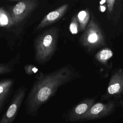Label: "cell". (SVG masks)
<instances>
[{
	"label": "cell",
	"mask_w": 123,
	"mask_h": 123,
	"mask_svg": "<svg viewBox=\"0 0 123 123\" xmlns=\"http://www.w3.org/2000/svg\"><path fill=\"white\" fill-rule=\"evenodd\" d=\"M94 98H86L76 105L69 112L67 118L71 122L82 120L91 107L95 103Z\"/></svg>",
	"instance_id": "cell-9"
},
{
	"label": "cell",
	"mask_w": 123,
	"mask_h": 123,
	"mask_svg": "<svg viewBox=\"0 0 123 123\" xmlns=\"http://www.w3.org/2000/svg\"><path fill=\"white\" fill-rule=\"evenodd\" d=\"M113 55V53L111 49L105 48L99 50L95 54V58L100 63L106 65Z\"/></svg>",
	"instance_id": "cell-14"
},
{
	"label": "cell",
	"mask_w": 123,
	"mask_h": 123,
	"mask_svg": "<svg viewBox=\"0 0 123 123\" xmlns=\"http://www.w3.org/2000/svg\"><path fill=\"white\" fill-rule=\"evenodd\" d=\"M39 5L38 0H19L14 4L5 5L9 13L1 33L11 49L22 44L27 21Z\"/></svg>",
	"instance_id": "cell-2"
},
{
	"label": "cell",
	"mask_w": 123,
	"mask_h": 123,
	"mask_svg": "<svg viewBox=\"0 0 123 123\" xmlns=\"http://www.w3.org/2000/svg\"><path fill=\"white\" fill-rule=\"evenodd\" d=\"M107 6L106 17L114 24L118 23L122 12L123 0H107L105 1Z\"/></svg>",
	"instance_id": "cell-10"
},
{
	"label": "cell",
	"mask_w": 123,
	"mask_h": 123,
	"mask_svg": "<svg viewBox=\"0 0 123 123\" xmlns=\"http://www.w3.org/2000/svg\"><path fill=\"white\" fill-rule=\"evenodd\" d=\"M69 30L73 35L76 34L79 31V23L76 15H74L72 18L69 25Z\"/></svg>",
	"instance_id": "cell-16"
},
{
	"label": "cell",
	"mask_w": 123,
	"mask_h": 123,
	"mask_svg": "<svg viewBox=\"0 0 123 123\" xmlns=\"http://www.w3.org/2000/svg\"><path fill=\"white\" fill-rule=\"evenodd\" d=\"M20 54L18 53L13 59L6 63H0V75L9 74L14 70V65L19 62Z\"/></svg>",
	"instance_id": "cell-12"
},
{
	"label": "cell",
	"mask_w": 123,
	"mask_h": 123,
	"mask_svg": "<svg viewBox=\"0 0 123 123\" xmlns=\"http://www.w3.org/2000/svg\"><path fill=\"white\" fill-rule=\"evenodd\" d=\"M59 30L49 28L35 37L33 40L34 60L39 64L47 63L54 54L57 47Z\"/></svg>",
	"instance_id": "cell-3"
},
{
	"label": "cell",
	"mask_w": 123,
	"mask_h": 123,
	"mask_svg": "<svg viewBox=\"0 0 123 123\" xmlns=\"http://www.w3.org/2000/svg\"><path fill=\"white\" fill-rule=\"evenodd\" d=\"M24 70L27 74L30 76H34L36 80L39 79L44 75V74L33 64H25L24 66Z\"/></svg>",
	"instance_id": "cell-15"
},
{
	"label": "cell",
	"mask_w": 123,
	"mask_h": 123,
	"mask_svg": "<svg viewBox=\"0 0 123 123\" xmlns=\"http://www.w3.org/2000/svg\"><path fill=\"white\" fill-rule=\"evenodd\" d=\"M79 42L89 50L95 49L105 45L103 34L97 23L92 18L81 35Z\"/></svg>",
	"instance_id": "cell-4"
},
{
	"label": "cell",
	"mask_w": 123,
	"mask_h": 123,
	"mask_svg": "<svg viewBox=\"0 0 123 123\" xmlns=\"http://www.w3.org/2000/svg\"><path fill=\"white\" fill-rule=\"evenodd\" d=\"M14 82L12 79H0V111L12 88Z\"/></svg>",
	"instance_id": "cell-11"
},
{
	"label": "cell",
	"mask_w": 123,
	"mask_h": 123,
	"mask_svg": "<svg viewBox=\"0 0 123 123\" xmlns=\"http://www.w3.org/2000/svg\"><path fill=\"white\" fill-rule=\"evenodd\" d=\"M26 90L27 88L23 85L17 88L10 105L0 120V123H12L13 122L25 97Z\"/></svg>",
	"instance_id": "cell-5"
},
{
	"label": "cell",
	"mask_w": 123,
	"mask_h": 123,
	"mask_svg": "<svg viewBox=\"0 0 123 123\" xmlns=\"http://www.w3.org/2000/svg\"><path fill=\"white\" fill-rule=\"evenodd\" d=\"M114 108L115 104L112 101L107 103H95L82 120H89L106 117L112 112Z\"/></svg>",
	"instance_id": "cell-6"
},
{
	"label": "cell",
	"mask_w": 123,
	"mask_h": 123,
	"mask_svg": "<svg viewBox=\"0 0 123 123\" xmlns=\"http://www.w3.org/2000/svg\"><path fill=\"white\" fill-rule=\"evenodd\" d=\"M69 8V5L66 3L46 14L36 26L33 31V33L39 31L42 29L49 26L59 20L67 12Z\"/></svg>",
	"instance_id": "cell-8"
},
{
	"label": "cell",
	"mask_w": 123,
	"mask_h": 123,
	"mask_svg": "<svg viewBox=\"0 0 123 123\" xmlns=\"http://www.w3.org/2000/svg\"><path fill=\"white\" fill-rule=\"evenodd\" d=\"M74 69L65 66L44 74L33 83L25 100L27 114L35 116L40 107L49 100L62 86L76 77Z\"/></svg>",
	"instance_id": "cell-1"
},
{
	"label": "cell",
	"mask_w": 123,
	"mask_h": 123,
	"mask_svg": "<svg viewBox=\"0 0 123 123\" xmlns=\"http://www.w3.org/2000/svg\"><path fill=\"white\" fill-rule=\"evenodd\" d=\"M79 23V31H84L90 21V12L87 9L80 11L76 15Z\"/></svg>",
	"instance_id": "cell-13"
},
{
	"label": "cell",
	"mask_w": 123,
	"mask_h": 123,
	"mask_svg": "<svg viewBox=\"0 0 123 123\" xmlns=\"http://www.w3.org/2000/svg\"><path fill=\"white\" fill-rule=\"evenodd\" d=\"M123 96V69H119L111 75L103 96L104 98L114 96Z\"/></svg>",
	"instance_id": "cell-7"
}]
</instances>
